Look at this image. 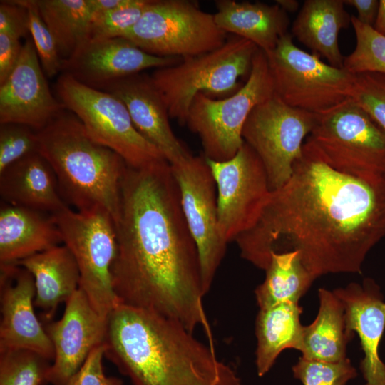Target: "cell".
Here are the masks:
<instances>
[{"label": "cell", "mask_w": 385, "mask_h": 385, "mask_svg": "<svg viewBox=\"0 0 385 385\" xmlns=\"http://www.w3.org/2000/svg\"><path fill=\"white\" fill-rule=\"evenodd\" d=\"M94 9V14L103 13L117 9L128 3L129 0H91Z\"/></svg>", "instance_id": "cell-41"}, {"label": "cell", "mask_w": 385, "mask_h": 385, "mask_svg": "<svg viewBox=\"0 0 385 385\" xmlns=\"http://www.w3.org/2000/svg\"><path fill=\"white\" fill-rule=\"evenodd\" d=\"M374 29L385 36V0H379V5Z\"/></svg>", "instance_id": "cell-42"}, {"label": "cell", "mask_w": 385, "mask_h": 385, "mask_svg": "<svg viewBox=\"0 0 385 385\" xmlns=\"http://www.w3.org/2000/svg\"><path fill=\"white\" fill-rule=\"evenodd\" d=\"M64 110L49 88L32 39L27 38L15 68L0 84V124H21L37 131Z\"/></svg>", "instance_id": "cell-17"}, {"label": "cell", "mask_w": 385, "mask_h": 385, "mask_svg": "<svg viewBox=\"0 0 385 385\" xmlns=\"http://www.w3.org/2000/svg\"><path fill=\"white\" fill-rule=\"evenodd\" d=\"M34 153H38L36 130L21 124L1 125L0 173L12 163Z\"/></svg>", "instance_id": "cell-36"}, {"label": "cell", "mask_w": 385, "mask_h": 385, "mask_svg": "<svg viewBox=\"0 0 385 385\" xmlns=\"http://www.w3.org/2000/svg\"><path fill=\"white\" fill-rule=\"evenodd\" d=\"M292 372L303 385H346L357 375L348 358L327 362L300 357L292 366Z\"/></svg>", "instance_id": "cell-34"}, {"label": "cell", "mask_w": 385, "mask_h": 385, "mask_svg": "<svg viewBox=\"0 0 385 385\" xmlns=\"http://www.w3.org/2000/svg\"><path fill=\"white\" fill-rule=\"evenodd\" d=\"M275 2L287 13L295 12L299 6V3L297 0H277Z\"/></svg>", "instance_id": "cell-43"}, {"label": "cell", "mask_w": 385, "mask_h": 385, "mask_svg": "<svg viewBox=\"0 0 385 385\" xmlns=\"http://www.w3.org/2000/svg\"><path fill=\"white\" fill-rule=\"evenodd\" d=\"M343 0H306L292 25V36L332 66L342 68L344 57L339 31L351 24Z\"/></svg>", "instance_id": "cell-25"}, {"label": "cell", "mask_w": 385, "mask_h": 385, "mask_svg": "<svg viewBox=\"0 0 385 385\" xmlns=\"http://www.w3.org/2000/svg\"><path fill=\"white\" fill-rule=\"evenodd\" d=\"M318 297V314L311 324L303 327L299 351L302 357L309 359L344 360L352 339L346 331L344 306L333 291L325 288L319 289Z\"/></svg>", "instance_id": "cell-26"}, {"label": "cell", "mask_w": 385, "mask_h": 385, "mask_svg": "<svg viewBox=\"0 0 385 385\" xmlns=\"http://www.w3.org/2000/svg\"><path fill=\"white\" fill-rule=\"evenodd\" d=\"M63 243L51 214L2 203L0 265L15 264Z\"/></svg>", "instance_id": "cell-22"}, {"label": "cell", "mask_w": 385, "mask_h": 385, "mask_svg": "<svg viewBox=\"0 0 385 385\" xmlns=\"http://www.w3.org/2000/svg\"><path fill=\"white\" fill-rule=\"evenodd\" d=\"M265 54L275 95L287 105L320 114L349 98L355 75L301 49L289 32Z\"/></svg>", "instance_id": "cell-10"}, {"label": "cell", "mask_w": 385, "mask_h": 385, "mask_svg": "<svg viewBox=\"0 0 385 385\" xmlns=\"http://www.w3.org/2000/svg\"><path fill=\"white\" fill-rule=\"evenodd\" d=\"M0 33L19 39L30 33L29 11L19 0L0 1Z\"/></svg>", "instance_id": "cell-38"}, {"label": "cell", "mask_w": 385, "mask_h": 385, "mask_svg": "<svg viewBox=\"0 0 385 385\" xmlns=\"http://www.w3.org/2000/svg\"><path fill=\"white\" fill-rule=\"evenodd\" d=\"M44 328L54 349L48 384L66 385L91 352L103 344L107 319L98 314L79 287L66 302L62 317Z\"/></svg>", "instance_id": "cell-15"}, {"label": "cell", "mask_w": 385, "mask_h": 385, "mask_svg": "<svg viewBox=\"0 0 385 385\" xmlns=\"http://www.w3.org/2000/svg\"><path fill=\"white\" fill-rule=\"evenodd\" d=\"M115 225L111 274L120 304L175 320L192 333L201 327L212 342L199 255L168 161L126 165Z\"/></svg>", "instance_id": "cell-2"}, {"label": "cell", "mask_w": 385, "mask_h": 385, "mask_svg": "<svg viewBox=\"0 0 385 385\" xmlns=\"http://www.w3.org/2000/svg\"><path fill=\"white\" fill-rule=\"evenodd\" d=\"M41 16L64 60L87 39L94 14L91 0H36Z\"/></svg>", "instance_id": "cell-29"}, {"label": "cell", "mask_w": 385, "mask_h": 385, "mask_svg": "<svg viewBox=\"0 0 385 385\" xmlns=\"http://www.w3.org/2000/svg\"><path fill=\"white\" fill-rule=\"evenodd\" d=\"M351 24L356 35L354 50L344 57L343 68L352 74L376 72L385 74V36L360 23L355 16Z\"/></svg>", "instance_id": "cell-31"}, {"label": "cell", "mask_w": 385, "mask_h": 385, "mask_svg": "<svg viewBox=\"0 0 385 385\" xmlns=\"http://www.w3.org/2000/svg\"><path fill=\"white\" fill-rule=\"evenodd\" d=\"M22 46L19 38L0 33V84L6 81L15 68Z\"/></svg>", "instance_id": "cell-39"}, {"label": "cell", "mask_w": 385, "mask_h": 385, "mask_svg": "<svg viewBox=\"0 0 385 385\" xmlns=\"http://www.w3.org/2000/svg\"><path fill=\"white\" fill-rule=\"evenodd\" d=\"M50 361L24 349H0V385H46Z\"/></svg>", "instance_id": "cell-30"}, {"label": "cell", "mask_w": 385, "mask_h": 385, "mask_svg": "<svg viewBox=\"0 0 385 385\" xmlns=\"http://www.w3.org/2000/svg\"><path fill=\"white\" fill-rule=\"evenodd\" d=\"M149 0H129L117 9L94 14L88 38L91 39L124 37L141 17Z\"/></svg>", "instance_id": "cell-32"}, {"label": "cell", "mask_w": 385, "mask_h": 385, "mask_svg": "<svg viewBox=\"0 0 385 385\" xmlns=\"http://www.w3.org/2000/svg\"><path fill=\"white\" fill-rule=\"evenodd\" d=\"M215 4V21L220 29L250 41L265 53L288 33L287 13L277 4L235 0H217Z\"/></svg>", "instance_id": "cell-24"}, {"label": "cell", "mask_w": 385, "mask_h": 385, "mask_svg": "<svg viewBox=\"0 0 385 385\" xmlns=\"http://www.w3.org/2000/svg\"><path fill=\"white\" fill-rule=\"evenodd\" d=\"M345 309L346 327L353 338L359 335L364 359L361 371L367 385H385V364L379 346L385 329V302L380 287L371 278L333 290Z\"/></svg>", "instance_id": "cell-20"}, {"label": "cell", "mask_w": 385, "mask_h": 385, "mask_svg": "<svg viewBox=\"0 0 385 385\" xmlns=\"http://www.w3.org/2000/svg\"><path fill=\"white\" fill-rule=\"evenodd\" d=\"M104 356L133 385H243L213 346L179 322L118 304L107 317Z\"/></svg>", "instance_id": "cell-3"}, {"label": "cell", "mask_w": 385, "mask_h": 385, "mask_svg": "<svg viewBox=\"0 0 385 385\" xmlns=\"http://www.w3.org/2000/svg\"><path fill=\"white\" fill-rule=\"evenodd\" d=\"M103 91L124 103L135 128L160 151L171 166L192 155L173 133L167 107L150 75L144 72L130 75Z\"/></svg>", "instance_id": "cell-19"}, {"label": "cell", "mask_w": 385, "mask_h": 385, "mask_svg": "<svg viewBox=\"0 0 385 385\" xmlns=\"http://www.w3.org/2000/svg\"><path fill=\"white\" fill-rule=\"evenodd\" d=\"M0 195L4 203L49 214L69 207L51 166L39 153L23 158L0 173Z\"/></svg>", "instance_id": "cell-21"}, {"label": "cell", "mask_w": 385, "mask_h": 385, "mask_svg": "<svg viewBox=\"0 0 385 385\" xmlns=\"http://www.w3.org/2000/svg\"><path fill=\"white\" fill-rule=\"evenodd\" d=\"M186 223L199 255L205 294L210 289L227 243L219 228L217 188L204 155H192L171 166Z\"/></svg>", "instance_id": "cell-14"}, {"label": "cell", "mask_w": 385, "mask_h": 385, "mask_svg": "<svg viewBox=\"0 0 385 385\" xmlns=\"http://www.w3.org/2000/svg\"><path fill=\"white\" fill-rule=\"evenodd\" d=\"M124 38L150 54L184 59L217 49L228 37L216 24L214 14L202 11L196 2L149 0Z\"/></svg>", "instance_id": "cell-9"}, {"label": "cell", "mask_w": 385, "mask_h": 385, "mask_svg": "<svg viewBox=\"0 0 385 385\" xmlns=\"http://www.w3.org/2000/svg\"><path fill=\"white\" fill-rule=\"evenodd\" d=\"M302 308L297 302H281L260 308L255 321L257 349L255 364L259 376L273 366L281 352L299 350L303 327Z\"/></svg>", "instance_id": "cell-27"}, {"label": "cell", "mask_w": 385, "mask_h": 385, "mask_svg": "<svg viewBox=\"0 0 385 385\" xmlns=\"http://www.w3.org/2000/svg\"><path fill=\"white\" fill-rule=\"evenodd\" d=\"M15 265L24 267L33 276L36 288L34 307L41 310L47 323L51 322L58 305L66 303L80 287L78 265L65 245L53 247Z\"/></svg>", "instance_id": "cell-23"}, {"label": "cell", "mask_w": 385, "mask_h": 385, "mask_svg": "<svg viewBox=\"0 0 385 385\" xmlns=\"http://www.w3.org/2000/svg\"><path fill=\"white\" fill-rule=\"evenodd\" d=\"M304 143L337 168L385 175V130L351 98L317 114Z\"/></svg>", "instance_id": "cell-11"}, {"label": "cell", "mask_w": 385, "mask_h": 385, "mask_svg": "<svg viewBox=\"0 0 385 385\" xmlns=\"http://www.w3.org/2000/svg\"><path fill=\"white\" fill-rule=\"evenodd\" d=\"M274 94L267 56L260 49L254 56L246 82L235 93L223 99L198 93L185 125L199 137L205 158L219 162L232 158L244 143L242 132L249 115Z\"/></svg>", "instance_id": "cell-6"}, {"label": "cell", "mask_w": 385, "mask_h": 385, "mask_svg": "<svg viewBox=\"0 0 385 385\" xmlns=\"http://www.w3.org/2000/svg\"><path fill=\"white\" fill-rule=\"evenodd\" d=\"M34 279L24 267L1 265L0 349H24L50 361L54 349L45 328L34 312Z\"/></svg>", "instance_id": "cell-18"}, {"label": "cell", "mask_w": 385, "mask_h": 385, "mask_svg": "<svg viewBox=\"0 0 385 385\" xmlns=\"http://www.w3.org/2000/svg\"><path fill=\"white\" fill-rule=\"evenodd\" d=\"M55 91L64 108L82 123L96 142L118 154L135 168L167 161L135 128L124 103L108 92L87 86L70 75L58 76Z\"/></svg>", "instance_id": "cell-7"}, {"label": "cell", "mask_w": 385, "mask_h": 385, "mask_svg": "<svg viewBox=\"0 0 385 385\" xmlns=\"http://www.w3.org/2000/svg\"><path fill=\"white\" fill-rule=\"evenodd\" d=\"M104 352L103 344L95 348L66 385H123L120 378L105 374L103 366Z\"/></svg>", "instance_id": "cell-37"}, {"label": "cell", "mask_w": 385, "mask_h": 385, "mask_svg": "<svg viewBox=\"0 0 385 385\" xmlns=\"http://www.w3.org/2000/svg\"><path fill=\"white\" fill-rule=\"evenodd\" d=\"M36 132L38 153L51 166L67 205L77 211L101 207L115 224L127 165L124 160L93 140L81 120L66 109Z\"/></svg>", "instance_id": "cell-4"}, {"label": "cell", "mask_w": 385, "mask_h": 385, "mask_svg": "<svg viewBox=\"0 0 385 385\" xmlns=\"http://www.w3.org/2000/svg\"><path fill=\"white\" fill-rule=\"evenodd\" d=\"M365 385H367L366 384Z\"/></svg>", "instance_id": "cell-44"}, {"label": "cell", "mask_w": 385, "mask_h": 385, "mask_svg": "<svg viewBox=\"0 0 385 385\" xmlns=\"http://www.w3.org/2000/svg\"><path fill=\"white\" fill-rule=\"evenodd\" d=\"M264 282L255 289L260 308L281 302H297L317 279L302 263L299 252H274Z\"/></svg>", "instance_id": "cell-28"}, {"label": "cell", "mask_w": 385, "mask_h": 385, "mask_svg": "<svg viewBox=\"0 0 385 385\" xmlns=\"http://www.w3.org/2000/svg\"><path fill=\"white\" fill-rule=\"evenodd\" d=\"M259 49L250 41L233 35L217 49L156 68L150 76L170 118L185 125L190 107L200 93H235L242 86L240 78L249 76Z\"/></svg>", "instance_id": "cell-5"}, {"label": "cell", "mask_w": 385, "mask_h": 385, "mask_svg": "<svg viewBox=\"0 0 385 385\" xmlns=\"http://www.w3.org/2000/svg\"><path fill=\"white\" fill-rule=\"evenodd\" d=\"M349 98L385 130V74L376 72L356 74Z\"/></svg>", "instance_id": "cell-35"}, {"label": "cell", "mask_w": 385, "mask_h": 385, "mask_svg": "<svg viewBox=\"0 0 385 385\" xmlns=\"http://www.w3.org/2000/svg\"><path fill=\"white\" fill-rule=\"evenodd\" d=\"M80 272V288L104 319L120 304L112 282L117 235L111 214L101 207L77 211L67 207L51 214Z\"/></svg>", "instance_id": "cell-8"}, {"label": "cell", "mask_w": 385, "mask_h": 385, "mask_svg": "<svg viewBox=\"0 0 385 385\" xmlns=\"http://www.w3.org/2000/svg\"><path fill=\"white\" fill-rule=\"evenodd\" d=\"M181 60L150 54L124 37L87 38L63 61L62 73L103 91L122 78L148 68L171 66Z\"/></svg>", "instance_id": "cell-16"}, {"label": "cell", "mask_w": 385, "mask_h": 385, "mask_svg": "<svg viewBox=\"0 0 385 385\" xmlns=\"http://www.w3.org/2000/svg\"><path fill=\"white\" fill-rule=\"evenodd\" d=\"M29 11V31L42 69L47 78L62 73L63 59L56 41L39 12L36 0H19Z\"/></svg>", "instance_id": "cell-33"}, {"label": "cell", "mask_w": 385, "mask_h": 385, "mask_svg": "<svg viewBox=\"0 0 385 385\" xmlns=\"http://www.w3.org/2000/svg\"><path fill=\"white\" fill-rule=\"evenodd\" d=\"M317 114L292 107L275 94L249 115L242 137L261 160L271 191L291 177L301 157L304 140L311 133Z\"/></svg>", "instance_id": "cell-12"}, {"label": "cell", "mask_w": 385, "mask_h": 385, "mask_svg": "<svg viewBox=\"0 0 385 385\" xmlns=\"http://www.w3.org/2000/svg\"><path fill=\"white\" fill-rule=\"evenodd\" d=\"M206 160L216 184L220 232L228 244L259 220L271 192L266 171L245 142L227 160Z\"/></svg>", "instance_id": "cell-13"}, {"label": "cell", "mask_w": 385, "mask_h": 385, "mask_svg": "<svg viewBox=\"0 0 385 385\" xmlns=\"http://www.w3.org/2000/svg\"><path fill=\"white\" fill-rule=\"evenodd\" d=\"M344 5H349L357 11V20L366 26L373 27L378 13V0H343Z\"/></svg>", "instance_id": "cell-40"}, {"label": "cell", "mask_w": 385, "mask_h": 385, "mask_svg": "<svg viewBox=\"0 0 385 385\" xmlns=\"http://www.w3.org/2000/svg\"><path fill=\"white\" fill-rule=\"evenodd\" d=\"M384 237L385 175L337 168L304 143L289 179L235 242L242 258L264 270L272 252L297 250L317 278L361 273Z\"/></svg>", "instance_id": "cell-1"}]
</instances>
